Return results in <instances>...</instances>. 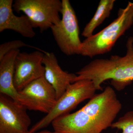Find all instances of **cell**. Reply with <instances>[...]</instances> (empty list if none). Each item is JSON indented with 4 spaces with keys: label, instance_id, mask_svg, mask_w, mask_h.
<instances>
[{
    "label": "cell",
    "instance_id": "16",
    "mask_svg": "<svg viewBox=\"0 0 133 133\" xmlns=\"http://www.w3.org/2000/svg\"><path fill=\"white\" fill-rule=\"evenodd\" d=\"M29 133H57L55 132H51V131H47V130H44V131H40V132H30Z\"/></svg>",
    "mask_w": 133,
    "mask_h": 133
},
{
    "label": "cell",
    "instance_id": "7",
    "mask_svg": "<svg viewBox=\"0 0 133 133\" xmlns=\"http://www.w3.org/2000/svg\"><path fill=\"white\" fill-rule=\"evenodd\" d=\"M17 100L28 110L47 114L55 106L57 99L54 88L43 77L19 91Z\"/></svg>",
    "mask_w": 133,
    "mask_h": 133
},
{
    "label": "cell",
    "instance_id": "13",
    "mask_svg": "<svg viewBox=\"0 0 133 133\" xmlns=\"http://www.w3.org/2000/svg\"><path fill=\"white\" fill-rule=\"evenodd\" d=\"M115 2V0L100 1L95 14L84 28L82 33L83 36L86 38H89L94 35L95 29L109 17Z\"/></svg>",
    "mask_w": 133,
    "mask_h": 133
},
{
    "label": "cell",
    "instance_id": "15",
    "mask_svg": "<svg viewBox=\"0 0 133 133\" xmlns=\"http://www.w3.org/2000/svg\"><path fill=\"white\" fill-rule=\"evenodd\" d=\"M23 47H29L34 48L38 50L41 51L44 54L47 52L35 46L27 44L21 40H15L3 43L0 45V60L10 51L14 50H19L20 48Z\"/></svg>",
    "mask_w": 133,
    "mask_h": 133
},
{
    "label": "cell",
    "instance_id": "9",
    "mask_svg": "<svg viewBox=\"0 0 133 133\" xmlns=\"http://www.w3.org/2000/svg\"><path fill=\"white\" fill-rule=\"evenodd\" d=\"M44 55V52L39 50L18 53L15 60L14 80L18 92L33 81L44 77L43 64Z\"/></svg>",
    "mask_w": 133,
    "mask_h": 133
},
{
    "label": "cell",
    "instance_id": "5",
    "mask_svg": "<svg viewBox=\"0 0 133 133\" xmlns=\"http://www.w3.org/2000/svg\"><path fill=\"white\" fill-rule=\"evenodd\" d=\"M13 8L17 13H24L33 28L43 32L61 21L62 2L59 0H16Z\"/></svg>",
    "mask_w": 133,
    "mask_h": 133
},
{
    "label": "cell",
    "instance_id": "14",
    "mask_svg": "<svg viewBox=\"0 0 133 133\" xmlns=\"http://www.w3.org/2000/svg\"><path fill=\"white\" fill-rule=\"evenodd\" d=\"M111 128L121 130L122 133H133V111L128 112L119 118Z\"/></svg>",
    "mask_w": 133,
    "mask_h": 133
},
{
    "label": "cell",
    "instance_id": "3",
    "mask_svg": "<svg viewBox=\"0 0 133 133\" xmlns=\"http://www.w3.org/2000/svg\"><path fill=\"white\" fill-rule=\"evenodd\" d=\"M133 24V2H129L125 8L119 9L118 17L111 24L82 42L79 55L91 58L109 52Z\"/></svg>",
    "mask_w": 133,
    "mask_h": 133
},
{
    "label": "cell",
    "instance_id": "8",
    "mask_svg": "<svg viewBox=\"0 0 133 133\" xmlns=\"http://www.w3.org/2000/svg\"><path fill=\"white\" fill-rule=\"evenodd\" d=\"M28 109L4 94H0V133H29L31 120Z\"/></svg>",
    "mask_w": 133,
    "mask_h": 133
},
{
    "label": "cell",
    "instance_id": "11",
    "mask_svg": "<svg viewBox=\"0 0 133 133\" xmlns=\"http://www.w3.org/2000/svg\"><path fill=\"white\" fill-rule=\"evenodd\" d=\"M43 64L45 70L44 78L54 88L57 100L64 93L68 87L74 83L77 75L63 70L53 52H47L44 54Z\"/></svg>",
    "mask_w": 133,
    "mask_h": 133
},
{
    "label": "cell",
    "instance_id": "1",
    "mask_svg": "<svg viewBox=\"0 0 133 133\" xmlns=\"http://www.w3.org/2000/svg\"><path fill=\"white\" fill-rule=\"evenodd\" d=\"M122 107L113 88L107 87L78 111L58 117L51 124L57 133H101L111 127Z\"/></svg>",
    "mask_w": 133,
    "mask_h": 133
},
{
    "label": "cell",
    "instance_id": "4",
    "mask_svg": "<svg viewBox=\"0 0 133 133\" xmlns=\"http://www.w3.org/2000/svg\"><path fill=\"white\" fill-rule=\"evenodd\" d=\"M97 91L93 82L81 79L72 83L63 95L57 101L52 110L30 129V132H38L47 127L58 117L69 113L81 102L91 99Z\"/></svg>",
    "mask_w": 133,
    "mask_h": 133
},
{
    "label": "cell",
    "instance_id": "2",
    "mask_svg": "<svg viewBox=\"0 0 133 133\" xmlns=\"http://www.w3.org/2000/svg\"><path fill=\"white\" fill-rule=\"evenodd\" d=\"M127 52L123 57L112 55L107 59L93 60L76 73L74 82L88 79L93 82L97 90H102L101 84L111 79L112 85L121 90L133 81V37L126 43Z\"/></svg>",
    "mask_w": 133,
    "mask_h": 133
},
{
    "label": "cell",
    "instance_id": "12",
    "mask_svg": "<svg viewBox=\"0 0 133 133\" xmlns=\"http://www.w3.org/2000/svg\"><path fill=\"white\" fill-rule=\"evenodd\" d=\"M20 50L7 53L0 60V92L17 100L18 92L14 84L15 62Z\"/></svg>",
    "mask_w": 133,
    "mask_h": 133
},
{
    "label": "cell",
    "instance_id": "10",
    "mask_svg": "<svg viewBox=\"0 0 133 133\" xmlns=\"http://www.w3.org/2000/svg\"><path fill=\"white\" fill-rule=\"evenodd\" d=\"M13 0H0V32L13 30L24 37L32 38L36 36L34 28L26 15L17 16L13 12Z\"/></svg>",
    "mask_w": 133,
    "mask_h": 133
},
{
    "label": "cell",
    "instance_id": "6",
    "mask_svg": "<svg viewBox=\"0 0 133 133\" xmlns=\"http://www.w3.org/2000/svg\"><path fill=\"white\" fill-rule=\"evenodd\" d=\"M62 18L51 28L59 49L68 56L79 55L82 42L79 38L78 21L69 0H62Z\"/></svg>",
    "mask_w": 133,
    "mask_h": 133
}]
</instances>
